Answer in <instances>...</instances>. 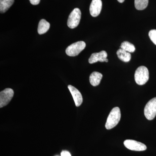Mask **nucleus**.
I'll return each instance as SVG.
<instances>
[{
	"label": "nucleus",
	"mask_w": 156,
	"mask_h": 156,
	"mask_svg": "<svg viewBox=\"0 0 156 156\" xmlns=\"http://www.w3.org/2000/svg\"><path fill=\"white\" fill-rule=\"evenodd\" d=\"M121 117L120 108L118 107L114 108L108 117L105 126L106 129L110 130L115 127L119 122Z\"/></svg>",
	"instance_id": "nucleus-1"
},
{
	"label": "nucleus",
	"mask_w": 156,
	"mask_h": 156,
	"mask_svg": "<svg viewBox=\"0 0 156 156\" xmlns=\"http://www.w3.org/2000/svg\"><path fill=\"white\" fill-rule=\"evenodd\" d=\"M149 78V71L144 66H140L136 69L134 74V79L136 83L143 85L146 83Z\"/></svg>",
	"instance_id": "nucleus-2"
},
{
	"label": "nucleus",
	"mask_w": 156,
	"mask_h": 156,
	"mask_svg": "<svg viewBox=\"0 0 156 156\" xmlns=\"http://www.w3.org/2000/svg\"><path fill=\"white\" fill-rule=\"evenodd\" d=\"M86 47V43L83 41L76 42L69 45L66 48V53L69 56H76L85 49Z\"/></svg>",
	"instance_id": "nucleus-3"
},
{
	"label": "nucleus",
	"mask_w": 156,
	"mask_h": 156,
	"mask_svg": "<svg viewBox=\"0 0 156 156\" xmlns=\"http://www.w3.org/2000/svg\"><path fill=\"white\" fill-rule=\"evenodd\" d=\"M81 12L78 8L74 9L69 16L67 25L69 28L74 29L79 25L80 21Z\"/></svg>",
	"instance_id": "nucleus-4"
},
{
	"label": "nucleus",
	"mask_w": 156,
	"mask_h": 156,
	"mask_svg": "<svg viewBox=\"0 0 156 156\" xmlns=\"http://www.w3.org/2000/svg\"><path fill=\"white\" fill-rule=\"evenodd\" d=\"M144 114L148 120L154 119L156 116V97L151 99L147 104L144 108Z\"/></svg>",
	"instance_id": "nucleus-5"
},
{
	"label": "nucleus",
	"mask_w": 156,
	"mask_h": 156,
	"mask_svg": "<svg viewBox=\"0 0 156 156\" xmlns=\"http://www.w3.org/2000/svg\"><path fill=\"white\" fill-rule=\"evenodd\" d=\"M14 92L13 89L7 88L0 92V108L5 106L13 98Z\"/></svg>",
	"instance_id": "nucleus-6"
},
{
	"label": "nucleus",
	"mask_w": 156,
	"mask_h": 156,
	"mask_svg": "<svg viewBox=\"0 0 156 156\" xmlns=\"http://www.w3.org/2000/svg\"><path fill=\"white\" fill-rule=\"evenodd\" d=\"M124 144L126 148L131 151H140L147 149L145 144L133 140H126L124 141Z\"/></svg>",
	"instance_id": "nucleus-7"
},
{
	"label": "nucleus",
	"mask_w": 156,
	"mask_h": 156,
	"mask_svg": "<svg viewBox=\"0 0 156 156\" xmlns=\"http://www.w3.org/2000/svg\"><path fill=\"white\" fill-rule=\"evenodd\" d=\"M107 53L104 50L101 51L99 53H93L89 58V62L90 64L95 63L98 61L108 62V59L107 58Z\"/></svg>",
	"instance_id": "nucleus-8"
},
{
	"label": "nucleus",
	"mask_w": 156,
	"mask_h": 156,
	"mask_svg": "<svg viewBox=\"0 0 156 156\" xmlns=\"http://www.w3.org/2000/svg\"><path fill=\"white\" fill-rule=\"evenodd\" d=\"M101 0H92L90 5L89 11L92 17H96L99 15L102 9Z\"/></svg>",
	"instance_id": "nucleus-9"
},
{
	"label": "nucleus",
	"mask_w": 156,
	"mask_h": 156,
	"mask_svg": "<svg viewBox=\"0 0 156 156\" xmlns=\"http://www.w3.org/2000/svg\"><path fill=\"white\" fill-rule=\"evenodd\" d=\"M68 88L72 95L76 106H80L83 101V96L80 92L76 88L71 85H69Z\"/></svg>",
	"instance_id": "nucleus-10"
},
{
	"label": "nucleus",
	"mask_w": 156,
	"mask_h": 156,
	"mask_svg": "<svg viewBox=\"0 0 156 156\" xmlns=\"http://www.w3.org/2000/svg\"><path fill=\"white\" fill-rule=\"evenodd\" d=\"M103 76L100 73L94 72L90 75L89 81L90 83L93 87H96L100 84Z\"/></svg>",
	"instance_id": "nucleus-11"
},
{
	"label": "nucleus",
	"mask_w": 156,
	"mask_h": 156,
	"mask_svg": "<svg viewBox=\"0 0 156 156\" xmlns=\"http://www.w3.org/2000/svg\"><path fill=\"white\" fill-rule=\"evenodd\" d=\"M50 27V24L45 19H42L39 22L38 27V33L39 34H43L46 33L49 30Z\"/></svg>",
	"instance_id": "nucleus-12"
},
{
	"label": "nucleus",
	"mask_w": 156,
	"mask_h": 156,
	"mask_svg": "<svg viewBox=\"0 0 156 156\" xmlns=\"http://www.w3.org/2000/svg\"><path fill=\"white\" fill-rule=\"evenodd\" d=\"M117 55L118 58L124 62H128L131 60V53H128L121 48L117 51Z\"/></svg>",
	"instance_id": "nucleus-13"
},
{
	"label": "nucleus",
	"mask_w": 156,
	"mask_h": 156,
	"mask_svg": "<svg viewBox=\"0 0 156 156\" xmlns=\"http://www.w3.org/2000/svg\"><path fill=\"white\" fill-rule=\"evenodd\" d=\"M14 0H0V11L1 13L6 12L14 4Z\"/></svg>",
	"instance_id": "nucleus-14"
},
{
	"label": "nucleus",
	"mask_w": 156,
	"mask_h": 156,
	"mask_svg": "<svg viewBox=\"0 0 156 156\" xmlns=\"http://www.w3.org/2000/svg\"><path fill=\"white\" fill-rule=\"evenodd\" d=\"M120 48L128 53H133L135 51V48L134 45L130 42L124 41L121 44Z\"/></svg>",
	"instance_id": "nucleus-15"
},
{
	"label": "nucleus",
	"mask_w": 156,
	"mask_h": 156,
	"mask_svg": "<svg viewBox=\"0 0 156 156\" xmlns=\"http://www.w3.org/2000/svg\"><path fill=\"white\" fill-rule=\"evenodd\" d=\"M148 0H134V5L138 10H143L147 7Z\"/></svg>",
	"instance_id": "nucleus-16"
},
{
	"label": "nucleus",
	"mask_w": 156,
	"mask_h": 156,
	"mask_svg": "<svg viewBox=\"0 0 156 156\" xmlns=\"http://www.w3.org/2000/svg\"><path fill=\"white\" fill-rule=\"evenodd\" d=\"M149 37L153 43L156 45V30H152L149 32Z\"/></svg>",
	"instance_id": "nucleus-17"
},
{
	"label": "nucleus",
	"mask_w": 156,
	"mask_h": 156,
	"mask_svg": "<svg viewBox=\"0 0 156 156\" xmlns=\"http://www.w3.org/2000/svg\"><path fill=\"white\" fill-rule=\"evenodd\" d=\"M61 156H71V155L68 151H63L61 153Z\"/></svg>",
	"instance_id": "nucleus-18"
},
{
	"label": "nucleus",
	"mask_w": 156,
	"mask_h": 156,
	"mask_svg": "<svg viewBox=\"0 0 156 156\" xmlns=\"http://www.w3.org/2000/svg\"><path fill=\"white\" fill-rule=\"evenodd\" d=\"M29 1L32 5H38L41 0H29Z\"/></svg>",
	"instance_id": "nucleus-19"
},
{
	"label": "nucleus",
	"mask_w": 156,
	"mask_h": 156,
	"mask_svg": "<svg viewBox=\"0 0 156 156\" xmlns=\"http://www.w3.org/2000/svg\"><path fill=\"white\" fill-rule=\"evenodd\" d=\"M125 1V0H118V2H119L121 3L124 2V1Z\"/></svg>",
	"instance_id": "nucleus-20"
}]
</instances>
